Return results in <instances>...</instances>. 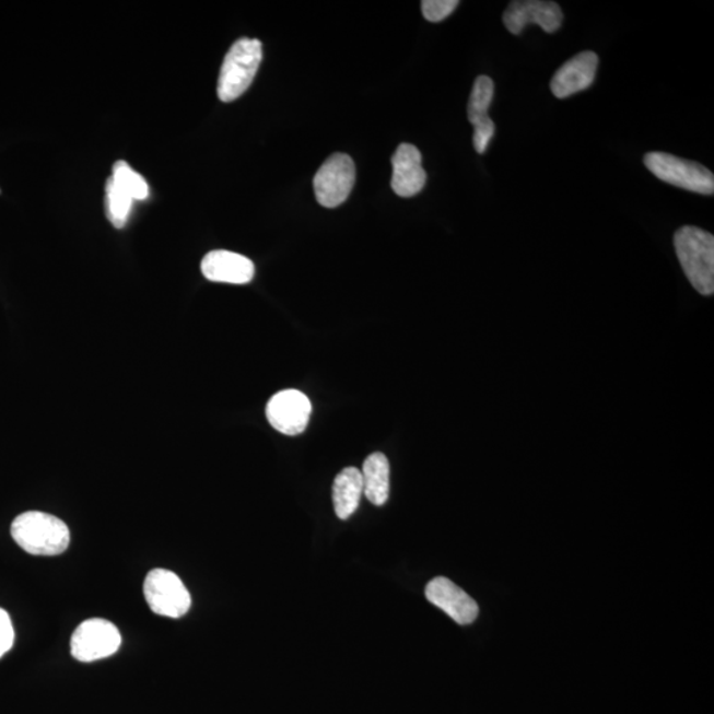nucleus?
Here are the masks:
<instances>
[{
	"instance_id": "nucleus-9",
	"label": "nucleus",
	"mask_w": 714,
	"mask_h": 714,
	"mask_svg": "<svg viewBox=\"0 0 714 714\" xmlns=\"http://www.w3.org/2000/svg\"><path fill=\"white\" fill-rule=\"evenodd\" d=\"M562 11L555 2L545 0H515L504 11L503 22L512 35H520L527 24L540 25L548 34L561 27Z\"/></svg>"
},
{
	"instance_id": "nucleus-6",
	"label": "nucleus",
	"mask_w": 714,
	"mask_h": 714,
	"mask_svg": "<svg viewBox=\"0 0 714 714\" xmlns=\"http://www.w3.org/2000/svg\"><path fill=\"white\" fill-rule=\"evenodd\" d=\"M356 168L352 157L337 153L321 164L314 176V192L318 203L326 208L343 204L355 186Z\"/></svg>"
},
{
	"instance_id": "nucleus-15",
	"label": "nucleus",
	"mask_w": 714,
	"mask_h": 714,
	"mask_svg": "<svg viewBox=\"0 0 714 714\" xmlns=\"http://www.w3.org/2000/svg\"><path fill=\"white\" fill-rule=\"evenodd\" d=\"M389 460L383 453L371 454L363 465L364 495L372 504L384 505L389 498Z\"/></svg>"
},
{
	"instance_id": "nucleus-13",
	"label": "nucleus",
	"mask_w": 714,
	"mask_h": 714,
	"mask_svg": "<svg viewBox=\"0 0 714 714\" xmlns=\"http://www.w3.org/2000/svg\"><path fill=\"white\" fill-rule=\"evenodd\" d=\"M201 273L208 281L246 284L255 278V264L248 257L230 250H213L201 261Z\"/></svg>"
},
{
	"instance_id": "nucleus-10",
	"label": "nucleus",
	"mask_w": 714,
	"mask_h": 714,
	"mask_svg": "<svg viewBox=\"0 0 714 714\" xmlns=\"http://www.w3.org/2000/svg\"><path fill=\"white\" fill-rule=\"evenodd\" d=\"M425 594L429 602L437 606L458 624H470L479 616L477 602L448 578L432 580Z\"/></svg>"
},
{
	"instance_id": "nucleus-8",
	"label": "nucleus",
	"mask_w": 714,
	"mask_h": 714,
	"mask_svg": "<svg viewBox=\"0 0 714 714\" xmlns=\"http://www.w3.org/2000/svg\"><path fill=\"white\" fill-rule=\"evenodd\" d=\"M309 415H312V402L300 390H282L268 402V421L277 432L284 435H299L305 432Z\"/></svg>"
},
{
	"instance_id": "nucleus-16",
	"label": "nucleus",
	"mask_w": 714,
	"mask_h": 714,
	"mask_svg": "<svg viewBox=\"0 0 714 714\" xmlns=\"http://www.w3.org/2000/svg\"><path fill=\"white\" fill-rule=\"evenodd\" d=\"M495 85L488 75H479L473 82L472 92L467 106V116L471 125H477L490 118L489 109L494 98Z\"/></svg>"
},
{
	"instance_id": "nucleus-14",
	"label": "nucleus",
	"mask_w": 714,
	"mask_h": 714,
	"mask_svg": "<svg viewBox=\"0 0 714 714\" xmlns=\"http://www.w3.org/2000/svg\"><path fill=\"white\" fill-rule=\"evenodd\" d=\"M364 494L362 471L356 467H347L333 480L332 501L335 514L341 520H347L359 507Z\"/></svg>"
},
{
	"instance_id": "nucleus-12",
	"label": "nucleus",
	"mask_w": 714,
	"mask_h": 714,
	"mask_svg": "<svg viewBox=\"0 0 714 714\" xmlns=\"http://www.w3.org/2000/svg\"><path fill=\"white\" fill-rule=\"evenodd\" d=\"M394 176L391 188L401 198H412L426 185V173L422 167L420 150L410 143H402L391 156Z\"/></svg>"
},
{
	"instance_id": "nucleus-2",
	"label": "nucleus",
	"mask_w": 714,
	"mask_h": 714,
	"mask_svg": "<svg viewBox=\"0 0 714 714\" xmlns=\"http://www.w3.org/2000/svg\"><path fill=\"white\" fill-rule=\"evenodd\" d=\"M11 535L23 551L34 555L61 554L71 542L67 524L59 517L39 511L19 515L12 522Z\"/></svg>"
},
{
	"instance_id": "nucleus-21",
	"label": "nucleus",
	"mask_w": 714,
	"mask_h": 714,
	"mask_svg": "<svg viewBox=\"0 0 714 714\" xmlns=\"http://www.w3.org/2000/svg\"><path fill=\"white\" fill-rule=\"evenodd\" d=\"M15 633L8 611L0 609V658L14 646Z\"/></svg>"
},
{
	"instance_id": "nucleus-19",
	"label": "nucleus",
	"mask_w": 714,
	"mask_h": 714,
	"mask_svg": "<svg viewBox=\"0 0 714 714\" xmlns=\"http://www.w3.org/2000/svg\"><path fill=\"white\" fill-rule=\"evenodd\" d=\"M458 4V0H423L421 9L426 21L438 23L450 16Z\"/></svg>"
},
{
	"instance_id": "nucleus-7",
	"label": "nucleus",
	"mask_w": 714,
	"mask_h": 714,
	"mask_svg": "<svg viewBox=\"0 0 714 714\" xmlns=\"http://www.w3.org/2000/svg\"><path fill=\"white\" fill-rule=\"evenodd\" d=\"M122 637L117 625L105 619H87L75 629L71 651L74 659L91 663L109 658L121 647Z\"/></svg>"
},
{
	"instance_id": "nucleus-17",
	"label": "nucleus",
	"mask_w": 714,
	"mask_h": 714,
	"mask_svg": "<svg viewBox=\"0 0 714 714\" xmlns=\"http://www.w3.org/2000/svg\"><path fill=\"white\" fill-rule=\"evenodd\" d=\"M106 198V214L110 223L121 230L128 223L132 200L128 194L124 191L121 187L117 185L112 178L106 182L105 187Z\"/></svg>"
},
{
	"instance_id": "nucleus-5",
	"label": "nucleus",
	"mask_w": 714,
	"mask_h": 714,
	"mask_svg": "<svg viewBox=\"0 0 714 714\" xmlns=\"http://www.w3.org/2000/svg\"><path fill=\"white\" fill-rule=\"evenodd\" d=\"M144 598L157 616L180 618L191 608V596L178 574L167 569H154L143 585Z\"/></svg>"
},
{
	"instance_id": "nucleus-1",
	"label": "nucleus",
	"mask_w": 714,
	"mask_h": 714,
	"mask_svg": "<svg viewBox=\"0 0 714 714\" xmlns=\"http://www.w3.org/2000/svg\"><path fill=\"white\" fill-rule=\"evenodd\" d=\"M682 270L701 295L714 293V237L698 226H682L674 237Z\"/></svg>"
},
{
	"instance_id": "nucleus-18",
	"label": "nucleus",
	"mask_w": 714,
	"mask_h": 714,
	"mask_svg": "<svg viewBox=\"0 0 714 714\" xmlns=\"http://www.w3.org/2000/svg\"><path fill=\"white\" fill-rule=\"evenodd\" d=\"M112 179L130 196L132 200H144L149 198V185L147 179L136 169H132L125 161L114 163Z\"/></svg>"
},
{
	"instance_id": "nucleus-11",
	"label": "nucleus",
	"mask_w": 714,
	"mask_h": 714,
	"mask_svg": "<svg viewBox=\"0 0 714 714\" xmlns=\"http://www.w3.org/2000/svg\"><path fill=\"white\" fill-rule=\"evenodd\" d=\"M598 62V55L592 50H585L567 60L551 81L554 97L564 100L590 87L596 79Z\"/></svg>"
},
{
	"instance_id": "nucleus-20",
	"label": "nucleus",
	"mask_w": 714,
	"mask_h": 714,
	"mask_svg": "<svg viewBox=\"0 0 714 714\" xmlns=\"http://www.w3.org/2000/svg\"><path fill=\"white\" fill-rule=\"evenodd\" d=\"M495 134V124L491 118L484 119V121L473 125V149L477 150L478 154H484L485 150L489 149L492 137Z\"/></svg>"
},
{
	"instance_id": "nucleus-4",
	"label": "nucleus",
	"mask_w": 714,
	"mask_h": 714,
	"mask_svg": "<svg viewBox=\"0 0 714 714\" xmlns=\"http://www.w3.org/2000/svg\"><path fill=\"white\" fill-rule=\"evenodd\" d=\"M644 164L656 178L668 183V185L701 195H713L714 192V176L703 164L681 160V157L659 153V151L646 154Z\"/></svg>"
},
{
	"instance_id": "nucleus-3",
	"label": "nucleus",
	"mask_w": 714,
	"mask_h": 714,
	"mask_svg": "<svg viewBox=\"0 0 714 714\" xmlns=\"http://www.w3.org/2000/svg\"><path fill=\"white\" fill-rule=\"evenodd\" d=\"M262 61V43L249 37L237 40L225 56L221 66L218 96L223 103L242 97L249 90Z\"/></svg>"
}]
</instances>
